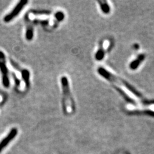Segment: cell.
<instances>
[{
  "mask_svg": "<svg viewBox=\"0 0 154 154\" xmlns=\"http://www.w3.org/2000/svg\"><path fill=\"white\" fill-rule=\"evenodd\" d=\"M17 133V129L16 128H13L11 131L9 132L7 136L3 139V140L0 142V153H1L3 149L8 145L10 142H11L13 140L14 137H16Z\"/></svg>",
  "mask_w": 154,
  "mask_h": 154,
  "instance_id": "5",
  "label": "cell"
},
{
  "mask_svg": "<svg viewBox=\"0 0 154 154\" xmlns=\"http://www.w3.org/2000/svg\"><path fill=\"white\" fill-rule=\"evenodd\" d=\"M127 113L129 115H148L150 116L154 117V112L152 110H128Z\"/></svg>",
  "mask_w": 154,
  "mask_h": 154,
  "instance_id": "9",
  "label": "cell"
},
{
  "mask_svg": "<svg viewBox=\"0 0 154 154\" xmlns=\"http://www.w3.org/2000/svg\"><path fill=\"white\" fill-rule=\"evenodd\" d=\"M144 59H145V55L144 54H141L139 55L137 59L132 61L131 64H130V67H131V69H136L138 66L141 64V63L142 62L143 60H144Z\"/></svg>",
  "mask_w": 154,
  "mask_h": 154,
  "instance_id": "8",
  "label": "cell"
},
{
  "mask_svg": "<svg viewBox=\"0 0 154 154\" xmlns=\"http://www.w3.org/2000/svg\"><path fill=\"white\" fill-rule=\"evenodd\" d=\"M31 13H32L33 14H35V15H49L51 12L50 11H46V10H32V11H30Z\"/></svg>",
  "mask_w": 154,
  "mask_h": 154,
  "instance_id": "12",
  "label": "cell"
},
{
  "mask_svg": "<svg viewBox=\"0 0 154 154\" xmlns=\"http://www.w3.org/2000/svg\"><path fill=\"white\" fill-rule=\"evenodd\" d=\"M12 76H13V79H14V82H15V84H16V86H17V87H19V85H20V84H21L20 81H19V79H18L17 77L15 75H14V74H12Z\"/></svg>",
  "mask_w": 154,
  "mask_h": 154,
  "instance_id": "13",
  "label": "cell"
},
{
  "mask_svg": "<svg viewBox=\"0 0 154 154\" xmlns=\"http://www.w3.org/2000/svg\"><path fill=\"white\" fill-rule=\"evenodd\" d=\"M10 62L12 64V66L15 68L17 71H19L21 73V77L23 80L25 82V85L27 88H28L30 87V72H29L28 70L26 69H22L21 67L19 66L16 62L13 61L12 60L10 59Z\"/></svg>",
  "mask_w": 154,
  "mask_h": 154,
  "instance_id": "4",
  "label": "cell"
},
{
  "mask_svg": "<svg viewBox=\"0 0 154 154\" xmlns=\"http://www.w3.org/2000/svg\"><path fill=\"white\" fill-rule=\"evenodd\" d=\"M105 51L104 49V42H102L100 44V48L95 55V59L97 60H102L105 55Z\"/></svg>",
  "mask_w": 154,
  "mask_h": 154,
  "instance_id": "10",
  "label": "cell"
},
{
  "mask_svg": "<svg viewBox=\"0 0 154 154\" xmlns=\"http://www.w3.org/2000/svg\"><path fill=\"white\" fill-rule=\"evenodd\" d=\"M0 71L2 77V84L5 88H8L10 86V80L8 76V70L7 66L6 57L4 53L0 50Z\"/></svg>",
  "mask_w": 154,
  "mask_h": 154,
  "instance_id": "2",
  "label": "cell"
},
{
  "mask_svg": "<svg viewBox=\"0 0 154 154\" xmlns=\"http://www.w3.org/2000/svg\"><path fill=\"white\" fill-rule=\"evenodd\" d=\"M25 21L26 23L25 37L28 41H31L33 37V28L31 21L28 18V16H26V17H25Z\"/></svg>",
  "mask_w": 154,
  "mask_h": 154,
  "instance_id": "6",
  "label": "cell"
},
{
  "mask_svg": "<svg viewBox=\"0 0 154 154\" xmlns=\"http://www.w3.org/2000/svg\"><path fill=\"white\" fill-rule=\"evenodd\" d=\"M114 88L116 89V91H118V92L123 96V98H124V100L125 101H126L127 102H128V103H131V104H132V105H133L134 106H137V102H136V101H135L134 100H133L132 98H131V97H130V96H128L126 94V93H125V91H123L121 88H118V87L116 86V85H114Z\"/></svg>",
  "mask_w": 154,
  "mask_h": 154,
  "instance_id": "7",
  "label": "cell"
},
{
  "mask_svg": "<svg viewBox=\"0 0 154 154\" xmlns=\"http://www.w3.org/2000/svg\"><path fill=\"white\" fill-rule=\"evenodd\" d=\"M28 2L27 0H22V1L19 2L16 5V6L12 9V11L11 12H9L3 18L4 22L5 23L11 22L12 19H14L16 16H17L18 14L22 11V10L24 8V7L26 5Z\"/></svg>",
  "mask_w": 154,
  "mask_h": 154,
  "instance_id": "3",
  "label": "cell"
},
{
  "mask_svg": "<svg viewBox=\"0 0 154 154\" xmlns=\"http://www.w3.org/2000/svg\"><path fill=\"white\" fill-rule=\"evenodd\" d=\"M62 89L63 91V109L66 113H71L75 110L74 101L70 93L68 79L66 76H62L60 79Z\"/></svg>",
  "mask_w": 154,
  "mask_h": 154,
  "instance_id": "1",
  "label": "cell"
},
{
  "mask_svg": "<svg viewBox=\"0 0 154 154\" xmlns=\"http://www.w3.org/2000/svg\"><path fill=\"white\" fill-rule=\"evenodd\" d=\"M98 2L100 4V6L101 9H102V11L104 14H107L110 12V7L107 2L103 1V0H99Z\"/></svg>",
  "mask_w": 154,
  "mask_h": 154,
  "instance_id": "11",
  "label": "cell"
}]
</instances>
